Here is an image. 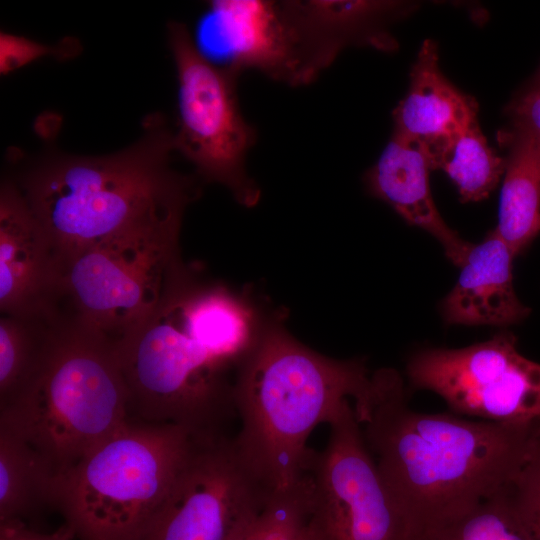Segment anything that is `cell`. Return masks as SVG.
<instances>
[{
  "label": "cell",
  "instance_id": "6da1fadb",
  "mask_svg": "<svg viewBox=\"0 0 540 540\" xmlns=\"http://www.w3.org/2000/svg\"><path fill=\"white\" fill-rule=\"evenodd\" d=\"M263 322L242 296L201 281L182 262L151 313L114 342L130 417L197 438L226 435L236 416L235 370Z\"/></svg>",
  "mask_w": 540,
  "mask_h": 540
},
{
  "label": "cell",
  "instance_id": "7a4b0ae2",
  "mask_svg": "<svg viewBox=\"0 0 540 540\" xmlns=\"http://www.w3.org/2000/svg\"><path fill=\"white\" fill-rule=\"evenodd\" d=\"M377 391L360 422L394 494L425 533L507 488L532 456L540 421L498 423L410 408L402 377L376 371Z\"/></svg>",
  "mask_w": 540,
  "mask_h": 540
},
{
  "label": "cell",
  "instance_id": "3957f363",
  "mask_svg": "<svg viewBox=\"0 0 540 540\" xmlns=\"http://www.w3.org/2000/svg\"><path fill=\"white\" fill-rule=\"evenodd\" d=\"M375 392L376 375L363 360L321 355L277 319L266 321L234 374L235 445L270 492L290 488L309 472L312 431L350 403L361 419Z\"/></svg>",
  "mask_w": 540,
  "mask_h": 540
},
{
  "label": "cell",
  "instance_id": "277c9868",
  "mask_svg": "<svg viewBox=\"0 0 540 540\" xmlns=\"http://www.w3.org/2000/svg\"><path fill=\"white\" fill-rule=\"evenodd\" d=\"M173 131L149 116L130 146L101 156L50 154L19 182L32 212L65 260L101 240L172 212L199 193L172 168Z\"/></svg>",
  "mask_w": 540,
  "mask_h": 540
},
{
  "label": "cell",
  "instance_id": "5b68a950",
  "mask_svg": "<svg viewBox=\"0 0 540 540\" xmlns=\"http://www.w3.org/2000/svg\"><path fill=\"white\" fill-rule=\"evenodd\" d=\"M129 418V391L114 342L63 313L34 377L0 409V427L33 445L57 475Z\"/></svg>",
  "mask_w": 540,
  "mask_h": 540
},
{
  "label": "cell",
  "instance_id": "8992f818",
  "mask_svg": "<svg viewBox=\"0 0 540 540\" xmlns=\"http://www.w3.org/2000/svg\"><path fill=\"white\" fill-rule=\"evenodd\" d=\"M199 439L130 417L55 477L53 505L82 540H143Z\"/></svg>",
  "mask_w": 540,
  "mask_h": 540
},
{
  "label": "cell",
  "instance_id": "52a82bcc",
  "mask_svg": "<svg viewBox=\"0 0 540 540\" xmlns=\"http://www.w3.org/2000/svg\"><path fill=\"white\" fill-rule=\"evenodd\" d=\"M183 215L156 217L69 257L62 265L59 308L113 342L121 339L151 313L182 263Z\"/></svg>",
  "mask_w": 540,
  "mask_h": 540
},
{
  "label": "cell",
  "instance_id": "ba28073f",
  "mask_svg": "<svg viewBox=\"0 0 540 540\" xmlns=\"http://www.w3.org/2000/svg\"><path fill=\"white\" fill-rule=\"evenodd\" d=\"M167 32L178 84L175 152L202 180L223 185L239 204L252 207L260 189L248 174L246 158L256 131L239 106L238 76L211 62L185 24L172 21Z\"/></svg>",
  "mask_w": 540,
  "mask_h": 540
},
{
  "label": "cell",
  "instance_id": "9c48e42d",
  "mask_svg": "<svg viewBox=\"0 0 540 540\" xmlns=\"http://www.w3.org/2000/svg\"><path fill=\"white\" fill-rule=\"evenodd\" d=\"M329 427L308 472L306 540H424L425 531L383 478L353 404Z\"/></svg>",
  "mask_w": 540,
  "mask_h": 540
},
{
  "label": "cell",
  "instance_id": "30bf717a",
  "mask_svg": "<svg viewBox=\"0 0 540 540\" xmlns=\"http://www.w3.org/2000/svg\"><path fill=\"white\" fill-rule=\"evenodd\" d=\"M415 389L440 396L452 413L498 423L540 421V363L507 331L473 345L415 352L406 365Z\"/></svg>",
  "mask_w": 540,
  "mask_h": 540
},
{
  "label": "cell",
  "instance_id": "8fae6325",
  "mask_svg": "<svg viewBox=\"0 0 540 540\" xmlns=\"http://www.w3.org/2000/svg\"><path fill=\"white\" fill-rule=\"evenodd\" d=\"M271 493L233 438H201L143 540H231Z\"/></svg>",
  "mask_w": 540,
  "mask_h": 540
},
{
  "label": "cell",
  "instance_id": "7c38bea8",
  "mask_svg": "<svg viewBox=\"0 0 540 540\" xmlns=\"http://www.w3.org/2000/svg\"><path fill=\"white\" fill-rule=\"evenodd\" d=\"M61 263L19 185L0 189V310L40 317L59 311Z\"/></svg>",
  "mask_w": 540,
  "mask_h": 540
},
{
  "label": "cell",
  "instance_id": "4fadbf2b",
  "mask_svg": "<svg viewBox=\"0 0 540 540\" xmlns=\"http://www.w3.org/2000/svg\"><path fill=\"white\" fill-rule=\"evenodd\" d=\"M207 18L223 60L221 67L237 76L255 69L276 81L299 85L284 1L214 0Z\"/></svg>",
  "mask_w": 540,
  "mask_h": 540
},
{
  "label": "cell",
  "instance_id": "5bb4252c",
  "mask_svg": "<svg viewBox=\"0 0 540 540\" xmlns=\"http://www.w3.org/2000/svg\"><path fill=\"white\" fill-rule=\"evenodd\" d=\"M430 155L418 141L397 134L366 173L369 191L390 205L406 222L431 234L456 266L464 261L472 243L462 239L441 217L433 200Z\"/></svg>",
  "mask_w": 540,
  "mask_h": 540
},
{
  "label": "cell",
  "instance_id": "9a60e30c",
  "mask_svg": "<svg viewBox=\"0 0 540 540\" xmlns=\"http://www.w3.org/2000/svg\"><path fill=\"white\" fill-rule=\"evenodd\" d=\"M514 257L495 230L472 244L459 266L456 284L442 301L444 321L449 325L505 327L527 318L531 309L514 289Z\"/></svg>",
  "mask_w": 540,
  "mask_h": 540
},
{
  "label": "cell",
  "instance_id": "2e32d148",
  "mask_svg": "<svg viewBox=\"0 0 540 540\" xmlns=\"http://www.w3.org/2000/svg\"><path fill=\"white\" fill-rule=\"evenodd\" d=\"M474 118L477 104L442 74L437 44L426 39L411 69L408 92L393 111L394 134L431 151Z\"/></svg>",
  "mask_w": 540,
  "mask_h": 540
},
{
  "label": "cell",
  "instance_id": "e0dca14e",
  "mask_svg": "<svg viewBox=\"0 0 540 540\" xmlns=\"http://www.w3.org/2000/svg\"><path fill=\"white\" fill-rule=\"evenodd\" d=\"M502 140L508 154L494 230L517 256L540 233V142L515 126Z\"/></svg>",
  "mask_w": 540,
  "mask_h": 540
},
{
  "label": "cell",
  "instance_id": "ac0fdd59",
  "mask_svg": "<svg viewBox=\"0 0 540 540\" xmlns=\"http://www.w3.org/2000/svg\"><path fill=\"white\" fill-rule=\"evenodd\" d=\"M57 476L47 459L27 440L0 427V519L19 520L34 507L53 505Z\"/></svg>",
  "mask_w": 540,
  "mask_h": 540
},
{
  "label": "cell",
  "instance_id": "d6986e66",
  "mask_svg": "<svg viewBox=\"0 0 540 540\" xmlns=\"http://www.w3.org/2000/svg\"><path fill=\"white\" fill-rule=\"evenodd\" d=\"M428 152L431 170L441 169L449 176L462 202L487 198L505 172L506 159L488 145L477 118Z\"/></svg>",
  "mask_w": 540,
  "mask_h": 540
},
{
  "label": "cell",
  "instance_id": "ffe728a7",
  "mask_svg": "<svg viewBox=\"0 0 540 540\" xmlns=\"http://www.w3.org/2000/svg\"><path fill=\"white\" fill-rule=\"evenodd\" d=\"M58 315H1L0 409L12 403L34 377Z\"/></svg>",
  "mask_w": 540,
  "mask_h": 540
},
{
  "label": "cell",
  "instance_id": "44dd1931",
  "mask_svg": "<svg viewBox=\"0 0 540 540\" xmlns=\"http://www.w3.org/2000/svg\"><path fill=\"white\" fill-rule=\"evenodd\" d=\"M511 484L462 515L428 530L424 540H530L513 503Z\"/></svg>",
  "mask_w": 540,
  "mask_h": 540
},
{
  "label": "cell",
  "instance_id": "7402d4cb",
  "mask_svg": "<svg viewBox=\"0 0 540 540\" xmlns=\"http://www.w3.org/2000/svg\"><path fill=\"white\" fill-rule=\"evenodd\" d=\"M310 475L294 486L274 491L231 540H306Z\"/></svg>",
  "mask_w": 540,
  "mask_h": 540
},
{
  "label": "cell",
  "instance_id": "603a6c76",
  "mask_svg": "<svg viewBox=\"0 0 540 540\" xmlns=\"http://www.w3.org/2000/svg\"><path fill=\"white\" fill-rule=\"evenodd\" d=\"M81 51L76 38L66 37L60 43L47 45L21 35L0 33V74L6 76L43 57L67 60Z\"/></svg>",
  "mask_w": 540,
  "mask_h": 540
},
{
  "label": "cell",
  "instance_id": "cb8c5ba5",
  "mask_svg": "<svg viewBox=\"0 0 540 540\" xmlns=\"http://www.w3.org/2000/svg\"><path fill=\"white\" fill-rule=\"evenodd\" d=\"M511 496L530 540H540V437L532 456L511 484Z\"/></svg>",
  "mask_w": 540,
  "mask_h": 540
},
{
  "label": "cell",
  "instance_id": "d4e9b609",
  "mask_svg": "<svg viewBox=\"0 0 540 540\" xmlns=\"http://www.w3.org/2000/svg\"><path fill=\"white\" fill-rule=\"evenodd\" d=\"M512 126L521 128L540 142V84L531 82L507 107Z\"/></svg>",
  "mask_w": 540,
  "mask_h": 540
},
{
  "label": "cell",
  "instance_id": "484cf974",
  "mask_svg": "<svg viewBox=\"0 0 540 540\" xmlns=\"http://www.w3.org/2000/svg\"><path fill=\"white\" fill-rule=\"evenodd\" d=\"M69 527L53 534H41L25 527L19 520L1 523L0 540H71Z\"/></svg>",
  "mask_w": 540,
  "mask_h": 540
},
{
  "label": "cell",
  "instance_id": "4316f807",
  "mask_svg": "<svg viewBox=\"0 0 540 540\" xmlns=\"http://www.w3.org/2000/svg\"><path fill=\"white\" fill-rule=\"evenodd\" d=\"M532 81L535 82V83H539V84H540V68H539V70L537 71V73H536V75H535V77L533 78Z\"/></svg>",
  "mask_w": 540,
  "mask_h": 540
}]
</instances>
